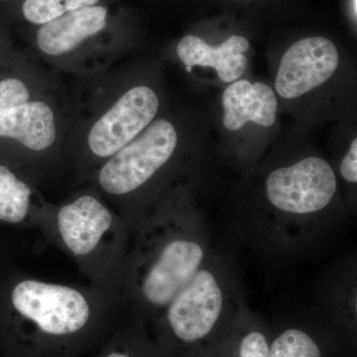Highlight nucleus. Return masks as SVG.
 <instances>
[{
    "mask_svg": "<svg viewBox=\"0 0 357 357\" xmlns=\"http://www.w3.org/2000/svg\"><path fill=\"white\" fill-rule=\"evenodd\" d=\"M272 328L246 307L213 344L195 357H268Z\"/></svg>",
    "mask_w": 357,
    "mask_h": 357,
    "instance_id": "nucleus-14",
    "label": "nucleus"
},
{
    "mask_svg": "<svg viewBox=\"0 0 357 357\" xmlns=\"http://www.w3.org/2000/svg\"><path fill=\"white\" fill-rule=\"evenodd\" d=\"M38 229L45 241L76 263L91 285L121 304L132 234L116 211L96 195H79L60 206H47Z\"/></svg>",
    "mask_w": 357,
    "mask_h": 357,
    "instance_id": "nucleus-5",
    "label": "nucleus"
},
{
    "mask_svg": "<svg viewBox=\"0 0 357 357\" xmlns=\"http://www.w3.org/2000/svg\"><path fill=\"white\" fill-rule=\"evenodd\" d=\"M109 8L102 4L72 11L40 26L37 46L47 55L69 53L86 40L102 33L109 24Z\"/></svg>",
    "mask_w": 357,
    "mask_h": 357,
    "instance_id": "nucleus-12",
    "label": "nucleus"
},
{
    "mask_svg": "<svg viewBox=\"0 0 357 357\" xmlns=\"http://www.w3.org/2000/svg\"><path fill=\"white\" fill-rule=\"evenodd\" d=\"M220 89L213 115L220 154L248 172L280 140V105L271 84L248 76Z\"/></svg>",
    "mask_w": 357,
    "mask_h": 357,
    "instance_id": "nucleus-8",
    "label": "nucleus"
},
{
    "mask_svg": "<svg viewBox=\"0 0 357 357\" xmlns=\"http://www.w3.org/2000/svg\"><path fill=\"white\" fill-rule=\"evenodd\" d=\"M180 151L177 126L169 119H155L135 139L107 160L96 173L98 189L114 199L117 213L128 223L131 234L153 210L152 188L172 169Z\"/></svg>",
    "mask_w": 357,
    "mask_h": 357,
    "instance_id": "nucleus-7",
    "label": "nucleus"
},
{
    "mask_svg": "<svg viewBox=\"0 0 357 357\" xmlns=\"http://www.w3.org/2000/svg\"><path fill=\"white\" fill-rule=\"evenodd\" d=\"M29 98V89L20 79L10 77L0 82V117L14 107L27 102Z\"/></svg>",
    "mask_w": 357,
    "mask_h": 357,
    "instance_id": "nucleus-20",
    "label": "nucleus"
},
{
    "mask_svg": "<svg viewBox=\"0 0 357 357\" xmlns=\"http://www.w3.org/2000/svg\"><path fill=\"white\" fill-rule=\"evenodd\" d=\"M160 103L151 86L137 84L129 89L89 130L91 154L105 161L114 156L155 121Z\"/></svg>",
    "mask_w": 357,
    "mask_h": 357,
    "instance_id": "nucleus-10",
    "label": "nucleus"
},
{
    "mask_svg": "<svg viewBox=\"0 0 357 357\" xmlns=\"http://www.w3.org/2000/svg\"><path fill=\"white\" fill-rule=\"evenodd\" d=\"M252 202L255 234L279 249L312 241L344 210V196L331 161L301 148L273 156L268 152Z\"/></svg>",
    "mask_w": 357,
    "mask_h": 357,
    "instance_id": "nucleus-3",
    "label": "nucleus"
},
{
    "mask_svg": "<svg viewBox=\"0 0 357 357\" xmlns=\"http://www.w3.org/2000/svg\"><path fill=\"white\" fill-rule=\"evenodd\" d=\"M356 263L345 265L326 290V318L356 342L357 321Z\"/></svg>",
    "mask_w": 357,
    "mask_h": 357,
    "instance_id": "nucleus-16",
    "label": "nucleus"
},
{
    "mask_svg": "<svg viewBox=\"0 0 357 357\" xmlns=\"http://www.w3.org/2000/svg\"><path fill=\"white\" fill-rule=\"evenodd\" d=\"M100 0H23V18L33 25L42 26L65 14L100 4Z\"/></svg>",
    "mask_w": 357,
    "mask_h": 357,
    "instance_id": "nucleus-19",
    "label": "nucleus"
},
{
    "mask_svg": "<svg viewBox=\"0 0 357 357\" xmlns=\"http://www.w3.org/2000/svg\"><path fill=\"white\" fill-rule=\"evenodd\" d=\"M354 345L324 314L272 328L268 357H351Z\"/></svg>",
    "mask_w": 357,
    "mask_h": 357,
    "instance_id": "nucleus-11",
    "label": "nucleus"
},
{
    "mask_svg": "<svg viewBox=\"0 0 357 357\" xmlns=\"http://www.w3.org/2000/svg\"><path fill=\"white\" fill-rule=\"evenodd\" d=\"M119 301L95 286L56 283L20 270L0 273L4 357H81L119 325Z\"/></svg>",
    "mask_w": 357,
    "mask_h": 357,
    "instance_id": "nucleus-1",
    "label": "nucleus"
},
{
    "mask_svg": "<svg viewBox=\"0 0 357 357\" xmlns=\"http://www.w3.org/2000/svg\"><path fill=\"white\" fill-rule=\"evenodd\" d=\"M95 357H162L147 326L124 312Z\"/></svg>",
    "mask_w": 357,
    "mask_h": 357,
    "instance_id": "nucleus-17",
    "label": "nucleus"
},
{
    "mask_svg": "<svg viewBox=\"0 0 357 357\" xmlns=\"http://www.w3.org/2000/svg\"><path fill=\"white\" fill-rule=\"evenodd\" d=\"M251 43L241 34L213 42L197 34L182 37L176 54L185 72L201 84L222 89L248 76Z\"/></svg>",
    "mask_w": 357,
    "mask_h": 357,
    "instance_id": "nucleus-9",
    "label": "nucleus"
},
{
    "mask_svg": "<svg viewBox=\"0 0 357 357\" xmlns=\"http://www.w3.org/2000/svg\"><path fill=\"white\" fill-rule=\"evenodd\" d=\"M0 137L16 140L33 152H44L57 137L55 116L46 102H27L0 117Z\"/></svg>",
    "mask_w": 357,
    "mask_h": 357,
    "instance_id": "nucleus-13",
    "label": "nucleus"
},
{
    "mask_svg": "<svg viewBox=\"0 0 357 357\" xmlns=\"http://www.w3.org/2000/svg\"><path fill=\"white\" fill-rule=\"evenodd\" d=\"M48 204H37L27 182L0 164V223L38 229Z\"/></svg>",
    "mask_w": 357,
    "mask_h": 357,
    "instance_id": "nucleus-15",
    "label": "nucleus"
},
{
    "mask_svg": "<svg viewBox=\"0 0 357 357\" xmlns=\"http://www.w3.org/2000/svg\"><path fill=\"white\" fill-rule=\"evenodd\" d=\"M191 190L184 185L169 192L132 231L121 305L148 331L213 252Z\"/></svg>",
    "mask_w": 357,
    "mask_h": 357,
    "instance_id": "nucleus-2",
    "label": "nucleus"
},
{
    "mask_svg": "<svg viewBox=\"0 0 357 357\" xmlns=\"http://www.w3.org/2000/svg\"><path fill=\"white\" fill-rule=\"evenodd\" d=\"M271 86L281 112L305 126L347 119L354 100V69L328 37H303L276 53Z\"/></svg>",
    "mask_w": 357,
    "mask_h": 357,
    "instance_id": "nucleus-4",
    "label": "nucleus"
},
{
    "mask_svg": "<svg viewBox=\"0 0 357 357\" xmlns=\"http://www.w3.org/2000/svg\"><path fill=\"white\" fill-rule=\"evenodd\" d=\"M231 263L211 252L204 266L150 326L162 357H195L246 309Z\"/></svg>",
    "mask_w": 357,
    "mask_h": 357,
    "instance_id": "nucleus-6",
    "label": "nucleus"
},
{
    "mask_svg": "<svg viewBox=\"0 0 357 357\" xmlns=\"http://www.w3.org/2000/svg\"><path fill=\"white\" fill-rule=\"evenodd\" d=\"M342 144L338 145L333 161L331 162L338 184L342 190V196L347 191L345 204L354 206V199L356 197L357 185V136L354 128L349 129L347 137H342Z\"/></svg>",
    "mask_w": 357,
    "mask_h": 357,
    "instance_id": "nucleus-18",
    "label": "nucleus"
}]
</instances>
